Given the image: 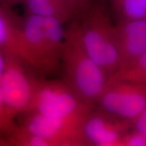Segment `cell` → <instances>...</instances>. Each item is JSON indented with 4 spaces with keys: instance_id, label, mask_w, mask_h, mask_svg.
Segmentation results:
<instances>
[{
    "instance_id": "cell-7",
    "label": "cell",
    "mask_w": 146,
    "mask_h": 146,
    "mask_svg": "<svg viewBox=\"0 0 146 146\" xmlns=\"http://www.w3.org/2000/svg\"><path fill=\"white\" fill-rule=\"evenodd\" d=\"M19 125L32 134L52 141L54 146H84L81 125L84 119H57L28 112Z\"/></svg>"
},
{
    "instance_id": "cell-9",
    "label": "cell",
    "mask_w": 146,
    "mask_h": 146,
    "mask_svg": "<svg viewBox=\"0 0 146 146\" xmlns=\"http://www.w3.org/2000/svg\"><path fill=\"white\" fill-rule=\"evenodd\" d=\"M115 31L120 53L119 70L146 52V20L119 21L115 25Z\"/></svg>"
},
{
    "instance_id": "cell-17",
    "label": "cell",
    "mask_w": 146,
    "mask_h": 146,
    "mask_svg": "<svg viewBox=\"0 0 146 146\" xmlns=\"http://www.w3.org/2000/svg\"><path fill=\"white\" fill-rule=\"evenodd\" d=\"M2 2L1 5H8L11 7L13 5L20 2H25V0H1Z\"/></svg>"
},
{
    "instance_id": "cell-4",
    "label": "cell",
    "mask_w": 146,
    "mask_h": 146,
    "mask_svg": "<svg viewBox=\"0 0 146 146\" xmlns=\"http://www.w3.org/2000/svg\"><path fill=\"white\" fill-rule=\"evenodd\" d=\"M79 19L72 21V26L88 54L110 77L120 65L115 25L101 4L93 5Z\"/></svg>"
},
{
    "instance_id": "cell-8",
    "label": "cell",
    "mask_w": 146,
    "mask_h": 146,
    "mask_svg": "<svg viewBox=\"0 0 146 146\" xmlns=\"http://www.w3.org/2000/svg\"><path fill=\"white\" fill-rule=\"evenodd\" d=\"M132 126L133 121L96 108L84 119L81 135L86 146H122L123 136Z\"/></svg>"
},
{
    "instance_id": "cell-11",
    "label": "cell",
    "mask_w": 146,
    "mask_h": 146,
    "mask_svg": "<svg viewBox=\"0 0 146 146\" xmlns=\"http://www.w3.org/2000/svg\"><path fill=\"white\" fill-rule=\"evenodd\" d=\"M27 15L56 19L65 23L74 17L66 0H25Z\"/></svg>"
},
{
    "instance_id": "cell-5",
    "label": "cell",
    "mask_w": 146,
    "mask_h": 146,
    "mask_svg": "<svg viewBox=\"0 0 146 146\" xmlns=\"http://www.w3.org/2000/svg\"><path fill=\"white\" fill-rule=\"evenodd\" d=\"M93 110L85 104L62 79L41 77L34 79L31 102L25 113L57 119H84Z\"/></svg>"
},
{
    "instance_id": "cell-12",
    "label": "cell",
    "mask_w": 146,
    "mask_h": 146,
    "mask_svg": "<svg viewBox=\"0 0 146 146\" xmlns=\"http://www.w3.org/2000/svg\"><path fill=\"white\" fill-rule=\"evenodd\" d=\"M111 81L146 84V52L128 67L110 76L108 82Z\"/></svg>"
},
{
    "instance_id": "cell-2",
    "label": "cell",
    "mask_w": 146,
    "mask_h": 146,
    "mask_svg": "<svg viewBox=\"0 0 146 146\" xmlns=\"http://www.w3.org/2000/svg\"><path fill=\"white\" fill-rule=\"evenodd\" d=\"M61 70L63 80L85 104L95 109L109 75L88 54L71 24L65 32Z\"/></svg>"
},
{
    "instance_id": "cell-13",
    "label": "cell",
    "mask_w": 146,
    "mask_h": 146,
    "mask_svg": "<svg viewBox=\"0 0 146 146\" xmlns=\"http://www.w3.org/2000/svg\"><path fill=\"white\" fill-rule=\"evenodd\" d=\"M116 13L120 21L146 20V0H122Z\"/></svg>"
},
{
    "instance_id": "cell-16",
    "label": "cell",
    "mask_w": 146,
    "mask_h": 146,
    "mask_svg": "<svg viewBox=\"0 0 146 146\" xmlns=\"http://www.w3.org/2000/svg\"><path fill=\"white\" fill-rule=\"evenodd\" d=\"M133 126L146 138V108L140 115L133 121Z\"/></svg>"
},
{
    "instance_id": "cell-14",
    "label": "cell",
    "mask_w": 146,
    "mask_h": 146,
    "mask_svg": "<svg viewBox=\"0 0 146 146\" xmlns=\"http://www.w3.org/2000/svg\"><path fill=\"white\" fill-rule=\"evenodd\" d=\"M75 19L84 15L93 5V0H66Z\"/></svg>"
},
{
    "instance_id": "cell-18",
    "label": "cell",
    "mask_w": 146,
    "mask_h": 146,
    "mask_svg": "<svg viewBox=\"0 0 146 146\" xmlns=\"http://www.w3.org/2000/svg\"><path fill=\"white\" fill-rule=\"evenodd\" d=\"M111 1L114 11H116V13H117V11L119 9L122 0H111Z\"/></svg>"
},
{
    "instance_id": "cell-3",
    "label": "cell",
    "mask_w": 146,
    "mask_h": 146,
    "mask_svg": "<svg viewBox=\"0 0 146 146\" xmlns=\"http://www.w3.org/2000/svg\"><path fill=\"white\" fill-rule=\"evenodd\" d=\"M23 60L0 52V131L15 130L18 116L26 111L31 104L35 78L31 75ZM30 68V67H29Z\"/></svg>"
},
{
    "instance_id": "cell-6",
    "label": "cell",
    "mask_w": 146,
    "mask_h": 146,
    "mask_svg": "<svg viewBox=\"0 0 146 146\" xmlns=\"http://www.w3.org/2000/svg\"><path fill=\"white\" fill-rule=\"evenodd\" d=\"M96 108L133 122L146 108V84L108 82Z\"/></svg>"
},
{
    "instance_id": "cell-15",
    "label": "cell",
    "mask_w": 146,
    "mask_h": 146,
    "mask_svg": "<svg viewBox=\"0 0 146 146\" xmlns=\"http://www.w3.org/2000/svg\"><path fill=\"white\" fill-rule=\"evenodd\" d=\"M122 146H146V138L135 129L123 136Z\"/></svg>"
},
{
    "instance_id": "cell-1",
    "label": "cell",
    "mask_w": 146,
    "mask_h": 146,
    "mask_svg": "<svg viewBox=\"0 0 146 146\" xmlns=\"http://www.w3.org/2000/svg\"><path fill=\"white\" fill-rule=\"evenodd\" d=\"M52 17L27 15L20 37V58L30 68L46 76L61 70L66 29Z\"/></svg>"
},
{
    "instance_id": "cell-10",
    "label": "cell",
    "mask_w": 146,
    "mask_h": 146,
    "mask_svg": "<svg viewBox=\"0 0 146 146\" xmlns=\"http://www.w3.org/2000/svg\"><path fill=\"white\" fill-rule=\"evenodd\" d=\"M11 7L0 8V52L20 58V37L23 20L11 11Z\"/></svg>"
}]
</instances>
